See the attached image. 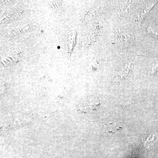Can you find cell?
<instances>
[{"label":"cell","mask_w":158,"mask_h":158,"mask_svg":"<svg viewBox=\"0 0 158 158\" xmlns=\"http://www.w3.org/2000/svg\"><path fill=\"white\" fill-rule=\"evenodd\" d=\"M156 3L154 2H153L150 5H148V6H147L146 9H144V10H143V11H142L140 14H139L138 18H137V22L138 23H141L143 19H144V18L149 13V11H150L151 9L153 6Z\"/></svg>","instance_id":"obj_2"},{"label":"cell","mask_w":158,"mask_h":158,"mask_svg":"<svg viewBox=\"0 0 158 158\" xmlns=\"http://www.w3.org/2000/svg\"><path fill=\"white\" fill-rule=\"evenodd\" d=\"M135 41L134 37L127 34H120L116 39V44L123 46L131 45Z\"/></svg>","instance_id":"obj_1"},{"label":"cell","mask_w":158,"mask_h":158,"mask_svg":"<svg viewBox=\"0 0 158 158\" xmlns=\"http://www.w3.org/2000/svg\"><path fill=\"white\" fill-rule=\"evenodd\" d=\"M133 2L132 1H130V2H126L123 3L121 4V6H120V16H122L123 15L126 14V13H127L128 11H129L130 9L131 8H132V6H133Z\"/></svg>","instance_id":"obj_3"}]
</instances>
